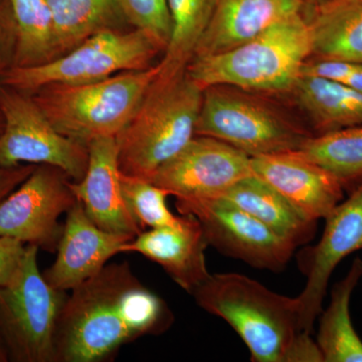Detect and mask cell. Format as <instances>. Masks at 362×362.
Wrapping results in <instances>:
<instances>
[{"label":"cell","instance_id":"cell-28","mask_svg":"<svg viewBox=\"0 0 362 362\" xmlns=\"http://www.w3.org/2000/svg\"><path fill=\"white\" fill-rule=\"evenodd\" d=\"M123 18L165 52L171 33L168 0H116Z\"/></svg>","mask_w":362,"mask_h":362},{"label":"cell","instance_id":"cell-3","mask_svg":"<svg viewBox=\"0 0 362 362\" xmlns=\"http://www.w3.org/2000/svg\"><path fill=\"white\" fill-rule=\"evenodd\" d=\"M311 54L310 26L303 11L230 51L195 57L187 73L202 90L228 85L268 96L289 95Z\"/></svg>","mask_w":362,"mask_h":362},{"label":"cell","instance_id":"cell-26","mask_svg":"<svg viewBox=\"0 0 362 362\" xmlns=\"http://www.w3.org/2000/svg\"><path fill=\"white\" fill-rule=\"evenodd\" d=\"M299 150L334 175L347 194L362 185V126L312 136Z\"/></svg>","mask_w":362,"mask_h":362},{"label":"cell","instance_id":"cell-22","mask_svg":"<svg viewBox=\"0 0 362 362\" xmlns=\"http://www.w3.org/2000/svg\"><path fill=\"white\" fill-rule=\"evenodd\" d=\"M362 277V259L357 257L349 273L333 286L330 303L321 311L316 343L324 362H362V340L350 318V298Z\"/></svg>","mask_w":362,"mask_h":362},{"label":"cell","instance_id":"cell-25","mask_svg":"<svg viewBox=\"0 0 362 362\" xmlns=\"http://www.w3.org/2000/svg\"><path fill=\"white\" fill-rule=\"evenodd\" d=\"M56 35L57 58L123 18L116 0H47Z\"/></svg>","mask_w":362,"mask_h":362},{"label":"cell","instance_id":"cell-9","mask_svg":"<svg viewBox=\"0 0 362 362\" xmlns=\"http://www.w3.org/2000/svg\"><path fill=\"white\" fill-rule=\"evenodd\" d=\"M0 166L23 164L54 166L73 181L84 177L89 161L87 145L71 139L45 115L32 95L0 84Z\"/></svg>","mask_w":362,"mask_h":362},{"label":"cell","instance_id":"cell-14","mask_svg":"<svg viewBox=\"0 0 362 362\" xmlns=\"http://www.w3.org/2000/svg\"><path fill=\"white\" fill-rule=\"evenodd\" d=\"M251 165L252 175L275 188L307 220L325 218L344 197L337 177L301 150L252 157Z\"/></svg>","mask_w":362,"mask_h":362},{"label":"cell","instance_id":"cell-21","mask_svg":"<svg viewBox=\"0 0 362 362\" xmlns=\"http://www.w3.org/2000/svg\"><path fill=\"white\" fill-rule=\"evenodd\" d=\"M311 30L310 58L362 64V0H337L317 8L305 7Z\"/></svg>","mask_w":362,"mask_h":362},{"label":"cell","instance_id":"cell-19","mask_svg":"<svg viewBox=\"0 0 362 362\" xmlns=\"http://www.w3.org/2000/svg\"><path fill=\"white\" fill-rule=\"evenodd\" d=\"M221 199L251 214L293 246H303L315 235L317 223L305 218L282 194L252 175L226 190Z\"/></svg>","mask_w":362,"mask_h":362},{"label":"cell","instance_id":"cell-5","mask_svg":"<svg viewBox=\"0 0 362 362\" xmlns=\"http://www.w3.org/2000/svg\"><path fill=\"white\" fill-rule=\"evenodd\" d=\"M159 71L152 66L86 84L45 86L30 95L62 134L88 145L120 134Z\"/></svg>","mask_w":362,"mask_h":362},{"label":"cell","instance_id":"cell-13","mask_svg":"<svg viewBox=\"0 0 362 362\" xmlns=\"http://www.w3.org/2000/svg\"><path fill=\"white\" fill-rule=\"evenodd\" d=\"M324 220L325 228L320 240L301 252V269L307 281L297 297L300 326L303 332L310 334L322 311L328 283L335 268L350 254L362 250V185Z\"/></svg>","mask_w":362,"mask_h":362},{"label":"cell","instance_id":"cell-2","mask_svg":"<svg viewBox=\"0 0 362 362\" xmlns=\"http://www.w3.org/2000/svg\"><path fill=\"white\" fill-rule=\"evenodd\" d=\"M204 311L223 319L242 338L254 362H292L303 337L297 297L271 291L237 273L214 274L192 293Z\"/></svg>","mask_w":362,"mask_h":362},{"label":"cell","instance_id":"cell-6","mask_svg":"<svg viewBox=\"0 0 362 362\" xmlns=\"http://www.w3.org/2000/svg\"><path fill=\"white\" fill-rule=\"evenodd\" d=\"M195 135L221 140L252 158L300 149L315 134L268 95L216 85L202 90Z\"/></svg>","mask_w":362,"mask_h":362},{"label":"cell","instance_id":"cell-20","mask_svg":"<svg viewBox=\"0 0 362 362\" xmlns=\"http://www.w3.org/2000/svg\"><path fill=\"white\" fill-rule=\"evenodd\" d=\"M289 96L307 116L315 135L362 126L361 90L301 75Z\"/></svg>","mask_w":362,"mask_h":362},{"label":"cell","instance_id":"cell-32","mask_svg":"<svg viewBox=\"0 0 362 362\" xmlns=\"http://www.w3.org/2000/svg\"><path fill=\"white\" fill-rule=\"evenodd\" d=\"M37 165L23 164L13 168L0 166V202L13 192L33 173Z\"/></svg>","mask_w":362,"mask_h":362},{"label":"cell","instance_id":"cell-18","mask_svg":"<svg viewBox=\"0 0 362 362\" xmlns=\"http://www.w3.org/2000/svg\"><path fill=\"white\" fill-rule=\"evenodd\" d=\"M304 8L302 0H218L194 58L230 51Z\"/></svg>","mask_w":362,"mask_h":362},{"label":"cell","instance_id":"cell-11","mask_svg":"<svg viewBox=\"0 0 362 362\" xmlns=\"http://www.w3.org/2000/svg\"><path fill=\"white\" fill-rule=\"evenodd\" d=\"M70 182L61 169L45 164L35 166L0 202V235L56 252L64 228L59 218L77 202Z\"/></svg>","mask_w":362,"mask_h":362},{"label":"cell","instance_id":"cell-31","mask_svg":"<svg viewBox=\"0 0 362 362\" xmlns=\"http://www.w3.org/2000/svg\"><path fill=\"white\" fill-rule=\"evenodd\" d=\"M13 23L7 4L6 9L0 8V78L13 68Z\"/></svg>","mask_w":362,"mask_h":362},{"label":"cell","instance_id":"cell-29","mask_svg":"<svg viewBox=\"0 0 362 362\" xmlns=\"http://www.w3.org/2000/svg\"><path fill=\"white\" fill-rule=\"evenodd\" d=\"M301 75L324 78L362 92V64L356 62L309 58L302 66Z\"/></svg>","mask_w":362,"mask_h":362},{"label":"cell","instance_id":"cell-35","mask_svg":"<svg viewBox=\"0 0 362 362\" xmlns=\"http://www.w3.org/2000/svg\"><path fill=\"white\" fill-rule=\"evenodd\" d=\"M2 128H4V118H2L1 112H0V133H1Z\"/></svg>","mask_w":362,"mask_h":362},{"label":"cell","instance_id":"cell-27","mask_svg":"<svg viewBox=\"0 0 362 362\" xmlns=\"http://www.w3.org/2000/svg\"><path fill=\"white\" fill-rule=\"evenodd\" d=\"M120 182L126 204L143 230L175 226L180 223L181 216H175L168 209L166 199L170 194L168 190L145 178L123 173L120 175Z\"/></svg>","mask_w":362,"mask_h":362},{"label":"cell","instance_id":"cell-23","mask_svg":"<svg viewBox=\"0 0 362 362\" xmlns=\"http://www.w3.org/2000/svg\"><path fill=\"white\" fill-rule=\"evenodd\" d=\"M13 23V68L39 66L57 58L56 35L47 0H7Z\"/></svg>","mask_w":362,"mask_h":362},{"label":"cell","instance_id":"cell-4","mask_svg":"<svg viewBox=\"0 0 362 362\" xmlns=\"http://www.w3.org/2000/svg\"><path fill=\"white\" fill-rule=\"evenodd\" d=\"M202 90L187 71L156 77L116 137L121 173L150 180L194 137Z\"/></svg>","mask_w":362,"mask_h":362},{"label":"cell","instance_id":"cell-16","mask_svg":"<svg viewBox=\"0 0 362 362\" xmlns=\"http://www.w3.org/2000/svg\"><path fill=\"white\" fill-rule=\"evenodd\" d=\"M87 146V171L82 180L71 181V192L100 228L134 239L143 230L124 199L116 137L98 138Z\"/></svg>","mask_w":362,"mask_h":362},{"label":"cell","instance_id":"cell-12","mask_svg":"<svg viewBox=\"0 0 362 362\" xmlns=\"http://www.w3.org/2000/svg\"><path fill=\"white\" fill-rule=\"evenodd\" d=\"M252 175L251 157L232 145L195 135L150 181L176 199H216Z\"/></svg>","mask_w":362,"mask_h":362},{"label":"cell","instance_id":"cell-15","mask_svg":"<svg viewBox=\"0 0 362 362\" xmlns=\"http://www.w3.org/2000/svg\"><path fill=\"white\" fill-rule=\"evenodd\" d=\"M130 240L100 228L77 201L66 213L57 258L42 275L56 289L71 291L99 273L113 257L122 254L124 245Z\"/></svg>","mask_w":362,"mask_h":362},{"label":"cell","instance_id":"cell-30","mask_svg":"<svg viewBox=\"0 0 362 362\" xmlns=\"http://www.w3.org/2000/svg\"><path fill=\"white\" fill-rule=\"evenodd\" d=\"M26 247L21 240L0 235V288L13 284L20 276Z\"/></svg>","mask_w":362,"mask_h":362},{"label":"cell","instance_id":"cell-10","mask_svg":"<svg viewBox=\"0 0 362 362\" xmlns=\"http://www.w3.org/2000/svg\"><path fill=\"white\" fill-rule=\"evenodd\" d=\"M181 214L201 223L207 245L261 270H284L296 247L235 204L216 197L176 199Z\"/></svg>","mask_w":362,"mask_h":362},{"label":"cell","instance_id":"cell-33","mask_svg":"<svg viewBox=\"0 0 362 362\" xmlns=\"http://www.w3.org/2000/svg\"><path fill=\"white\" fill-rule=\"evenodd\" d=\"M302 1L304 2L305 7H308V8H317V7L327 6V4L337 1V0H302Z\"/></svg>","mask_w":362,"mask_h":362},{"label":"cell","instance_id":"cell-34","mask_svg":"<svg viewBox=\"0 0 362 362\" xmlns=\"http://www.w3.org/2000/svg\"><path fill=\"white\" fill-rule=\"evenodd\" d=\"M0 362H7L6 354H4V350L0 346Z\"/></svg>","mask_w":362,"mask_h":362},{"label":"cell","instance_id":"cell-17","mask_svg":"<svg viewBox=\"0 0 362 362\" xmlns=\"http://www.w3.org/2000/svg\"><path fill=\"white\" fill-rule=\"evenodd\" d=\"M207 246L201 223L192 214H181L177 226L143 230L124 245L122 254L136 252L158 264L181 289L192 294L211 276L204 256Z\"/></svg>","mask_w":362,"mask_h":362},{"label":"cell","instance_id":"cell-1","mask_svg":"<svg viewBox=\"0 0 362 362\" xmlns=\"http://www.w3.org/2000/svg\"><path fill=\"white\" fill-rule=\"evenodd\" d=\"M175 315L128 262L107 264L71 290L57 326L54 362L110 361L124 345L161 335Z\"/></svg>","mask_w":362,"mask_h":362},{"label":"cell","instance_id":"cell-24","mask_svg":"<svg viewBox=\"0 0 362 362\" xmlns=\"http://www.w3.org/2000/svg\"><path fill=\"white\" fill-rule=\"evenodd\" d=\"M218 0H168L171 21L169 44L157 77L169 78L187 71L209 25Z\"/></svg>","mask_w":362,"mask_h":362},{"label":"cell","instance_id":"cell-8","mask_svg":"<svg viewBox=\"0 0 362 362\" xmlns=\"http://www.w3.org/2000/svg\"><path fill=\"white\" fill-rule=\"evenodd\" d=\"M39 247L28 245L13 284L0 288V346L7 362H54V337L69 294L45 280Z\"/></svg>","mask_w":362,"mask_h":362},{"label":"cell","instance_id":"cell-7","mask_svg":"<svg viewBox=\"0 0 362 362\" xmlns=\"http://www.w3.org/2000/svg\"><path fill=\"white\" fill-rule=\"evenodd\" d=\"M159 52H163L141 30L109 28L42 65L9 69L0 84L28 94L49 85L86 84L125 71L146 70Z\"/></svg>","mask_w":362,"mask_h":362}]
</instances>
